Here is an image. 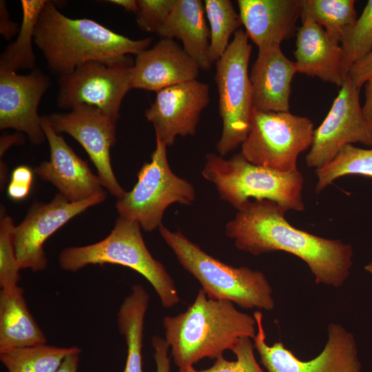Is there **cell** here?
Here are the masks:
<instances>
[{
	"instance_id": "cell-7",
	"label": "cell",
	"mask_w": 372,
	"mask_h": 372,
	"mask_svg": "<svg viewBox=\"0 0 372 372\" xmlns=\"http://www.w3.org/2000/svg\"><path fill=\"white\" fill-rule=\"evenodd\" d=\"M248 39L245 31L238 30L215 63L218 110L223 122L216 150L221 156L241 145L250 129L254 108L248 65L252 47Z\"/></svg>"
},
{
	"instance_id": "cell-39",
	"label": "cell",
	"mask_w": 372,
	"mask_h": 372,
	"mask_svg": "<svg viewBox=\"0 0 372 372\" xmlns=\"http://www.w3.org/2000/svg\"><path fill=\"white\" fill-rule=\"evenodd\" d=\"M31 187L16 183L10 181L7 193L8 196L14 200H21L25 198L30 192Z\"/></svg>"
},
{
	"instance_id": "cell-9",
	"label": "cell",
	"mask_w": 372,
	"mask_h": 372,
	"mask_svg": "<svg viewBox=\"0 0 372 372\" xmlns=\"http://www.w3.org/2000/svg\"><path fill=\"white\" fill-rule=\"evenodd\" d=\"M313 123L288 112L253 110L240 154L252 164L282 172L298 170L299 154L311 147Z\"/></svg>"
},
{
	"instance_id": "cell-32",
	"label": "cell",
	"mask_w": 372,
	"mask_h": 372,
	"mask_svg": "<svg viewBox=\"0 0 372 372\" xmlns=\"http://www.w3.org/2000/svg\"><path fill=\"white\" fill-rule=\"evenodd\" d=\"M251 338L242 337L231 349L236 356V361H228L223 356L216 359L210 368L198 371L191 366L179 372H265L258 364Z\"/></svg>"
},
{
	"instance_id": "cell-10",
	"label": "cell",
	"mask_w": 372,
	"mask_h": 372,
	"mask_svg": "<svg viewBox=\"0 0 372 372\" xmlns=\"http://www.w3.org/2000/svg\"><path fill=\"white\" fill-rule=\"evenodd\" d=\"M132 65H107L90 61L69 74L58 76L56 105L69 110L80 105L94 106L117 123L123 99L132 89Z\"/></svg>"
},
{
	"instance_id": "cell-37",
	"label": "cell",
	"mask_w": 372,
	"mask_h": 372,
	"mask_svg": "<svg viewBox=\"0 0 372 372\" xmlns=\"http://www.w3.org/2000/svg\"><path fill=\"white\" fill-rule=\"evenodd\" d=\"M33 173L34 172L28 166H19L12 171L10 181L31 187L33 180Z\"/></svg>"
},
{
	"instance_id": "cell-5",
	"label": "cell",
	"mask_w": 372,
	"mask_h": 372,
	"mask_svg": "<svg viewBox=\"0 0 372 372\" xmlns=\"http://www.w3.org/2000/svg\"><path fill=\"white\" fill-rule=\"evenodd\" d=\"M138 223L119 216L110 234L85 246L63 249L59 256L62 269L75 272L90 265H118L142 275L166 309L180 302L173 278L148 250Z\"/></svg>"
},
{
	"instance_id": "cell-11",
	"label": "cell",
	"mask_w": 372,
	"mask_h": 372,
	"mask_svg": "<svg viewBox=\"0 0 372 372\" xmlns=\"http://www.w3.org/2000/svg\"><path fill=\"white\" fill-rule=\"evenodd\" d=\"M257 331L254 347L267 372H361L353 335L338 324L328 326V340L322 351L308 361L298 358L281 342L269 346L262 324V313L254 311Z\"/></svg>"
},
{
	"instance_id": "cell-3",
	"label": "cell",
	"mask_w": 372,
	"mask_h": 372,
	"mask_svg": "<svg viewBox=\"0 0 372 372\" xmlns=\"http://www.w3.org/2000/svg\"><path fill=\"white\" fill-rule=\"evenodd\" d=\"M165 341L179 370L193 366L200 360L217 359L231 350L240 338L254 339V316L238 310L228 300L209 298L198 290L186 311L163 320Z\"/></svg>"
},
{
	"instance_id": "cell-16",
	"label": "cell",
	"mask_w": 372,
	"mask_h": 372,
	"mask_svg": "<svg viewBox=\"0 0 372 372\" xmlns=\"http://www.w3.org/2000/svg\"><path fill=\"white\" fill-rule=\"evenodd\" d=\"M50 85V76L39 68L25 75L0 70V129H14L41 144L46 138L38 107Z\"/></svg>"
},
{
	"instance_id": "cell-29",
	"label": "cell",
	"mask_w": 372,
	"mask_h": 372,
	"mask_svg": "<svg viewBox=\"0 0 372 372\" xmlns=\"http://www.w3.org/2000/svg\"><path fill=\"white\" fill-rule=\"evenodd\" d=\"M316 192L320 193L336 178L349 174L372 177V149H362L352 144L342 147L335 158L316 169Z\"/></svg>"
},
{
	"instance_id": "cell-28",
	"label": "cell",
	"mask_w": 372,
	"mask_h": 372,
	"mask_svg": "<svg viewBox=\"0 0 372 372\" xmlns=\"http://www.w3.org/2000/svg\"><path fill=\"white\" fill-rule=\"evenodd\" d=\"M204 6L210 27L209 57L215 63L229 46L231 35L242 24L229 0H205Z\"/></svg>"
},
{
	"instance_id": "cell-14",
	"label": "cell",
	"mask_w": 372,
	"mask_h": 372,
	"mask_svg": "<svg viewBox=\"0 0 372 372\" xmlns=\"http://www.w3.org/2000/svg\"><path fill=\"white\" fill-rule=\"evenodd\" d=\"M48 116L57 134H68L84 148L103 188L118 199L123 197L126 192L114 175L110 159V148L116 141V123L100 109L87 105Z\"/></svg>"
},
{
	"instance_id": "cell-26",
	"label": "cell",
	"mask_w": 372,
	"mask_h": 372,
	"mask_svg": "<svg viewBox=\"0 0 372 372\" xmlns=\"http://www.w3.org/2000/svg\"><path fill=\"white\" fill-rule=\"evenodd\" d=\"M301 19H309L341 43L357 20L354 0H300Z\"/></svg>"
},
{
	"instance_id": "cell-25",
	"label": "cell",
	"mask_w": 372,
	"mask_h": 372,
	"mask_svg": "<svg viewBox=\"0 0 372 372\" xmlns=\"http://www.w3.org/2000/svg\"><path fill=\"white\" fill-rule=\"evenodd\" d=\"M48 0H22L23 18L16 40L0 56V70L17 72L35 69L36 56L32 49L34 34L41 12Z\"/></svg>"
},
{
	"instance_id": "cell-43",
	"label": "cell",
	"mask_w": 372,
	"mask_h": 372,
	"mask_svg": "<svg viewBox=\"0 0 372 372\" xmlns=\"http://www.w3.org/2000/svg\"><path fill=\"white\" fill-rule=\"evenodd\" d=\"M364 269L370 272L371 273H372V262H371L370 264L367 265L366 266H365Z\"/></svg>"
},
{
	"instance_id": "cell-22",
	"label": "cell",
	"mask_w": 372,
	"mask_h": 372,
	"mask_svg": "<svg viewBox=\"0 0 372 372\" xmlns=\"http://www.w3.org/2000/svg\"><path fill=\"white\" fill-rule=\"evenodd\" d=\"M205 14L204 3L200 0H176L157 34L161 39L180 40L185 52L200 69L207 71L213 63L209 57L210 32Z\"/></svg>"
},
{
	"instance_id": "cell-2",
	"label": "cell",
	"mask_w": 372,
	"mask_h": 372,
	"mask_svg": "<svg viewBox=\"0 0 372 372\" xmlns=\"http://www.w3.org/2000/svg\"><path fill=\"white\" fill-rule=\"evenodd\" d=\"M48 1L42 10L34 43L42 52L49 70L58 76L90 61L107 65L132 63L129 54L149 48L152 39L132 40L89 19H72Z\"/></svg>"
},
{
	"instance_id": "cell-8",
	"label": "cell",
	"mask_w": 372,
	"mask_h": 372,
	"mask_svg": "<svg viewBox=\"0 0 372 372\" xmlns=\"http://www.w3.org/2000/svg\"><path fill=\"white\" fill-rule=\"evenodd\" d=\"M167 147L156 139L151 161L143 165L137 174L136 183L116 203L119 216L138 223L145 231L158 229L169 205H190L196 198L193 185L172 171Z\"/></svg>"
},
{
	"instance_id": "cell-15",
	"label": "cell",
	"mask_w": 372,
	"mask_h": 372,
	"mask_svg": "<svg viewBox=\"0 0 372 372\" xmlns=\"http://www.w3.org/2000/svg\"><path fill=\"white\" fill-rule=\"evenodd\" d=\"M209 102V85L194 79L157 92L145 116L154 125L156 139L172 146L178 136L195 135L200 115Z\"/></svg>"
},
{
	"instance_id": "cell-35",
	"label": "cell",
	"mask_w": 372,
	"mask_h": 372,
	"mask_svg": "<svg viewBox=\"0 0 372 372\" xmlns=\"http://www.w3.org/2000/svg\"><path fill=\"white\" fill-rule=\"evenodd\" d=\"M154 348V357L156 372H171L170 358L168 355L169 346L165 339L154 335L151 340Z\"/></svg>"
},
{
	"instance_id": "cell-13",
	"label": "cell",
	"mask_w": 372,
	"mask_h": 372,
	"mask_svg": "<svg viewBox=\"0 0 372 372\" xmlns=\"http://www.w3.org/2000/svg\"><path fill=\"white\" fill-rule=\"evenodd\" d=\"M360 90L348 75L321 125L314 130L308 167L320 168L333 160L343 146L360 143L372 147V132L362 113Z\"/></svg>"
},
{
	"instance_id": "cell-1",
	"label": "cell",
	"mask_w": 372,
	"mask_h": 372,
	"mask_svg": "<svg viewBox=\"0 0 372 372\" xmlns=\"http://www.w3.org/2000/svg\"><path fill=\"white\" fill-rule=\"evenodd\" d=\"M285 212L271 200H249L226 224L225 235L238 249L254 256L278 251L293 254L307 263L316 283L342 286L352 266V247L295 228Z\"/></svg>"
},
{
	"instance_id": "cell-23",
	"label": "cell",
	"mask_w": 372,
	"mask_h": 372,
	"mask_svg": "<svg viewBox=\"0 0 372 372\" xmlns=\"http://www.w3.org/2000/svg\"><path fill=\"white\" fill-rule=\"evenodd\" d=\"M47 343L45 335L29 311L23 290L0 291V351Z\"/></svg>"
},
{
	"instance_id": "cell-36",
	"label": "cell",
	"mask_w": 372,
	"mask_h": 372,
	"mask_svg": "<svg viewBox=\"0 0 372 372\" xmlns=\"http://www.w3.org/2000/svg\"><path fill=\"white\" fill-rule=\"evenodd\" d=\"M20 26L13 22L7 10L6 1H0V33L6 39H11L19 31Z\"/></svg>"
},
{
	"instance_id": "cell-6",
	"label": "cell",
	"mask_w": 372,
	"mask_h": 372,
	"mask_svg": "<svg viewBox=\"0 0 372 372\" xmlns=\"http://www.w3.org/2000/svg\"><path fill=\"white\" fill-rule=\"evenodd\" d=\"M202 176L215 185L222 200L237 210L250 198L273 201L286 211L304 209V178L298 170L282 172L256 165L240 152L228 160L209 153Z\"/></svg>"
},
{
	"instance_id": "cell-12",
	"label": "cell",
	"mask_w": 372,
	"mask_h": 372,
	"mask_svg": "<svg viewBox=\"0 0 372 372\" xmlns=\"http://www.w3.org/2000/svg\"><path fill=\"white\" fill-rule=\"evenodd\" d=\"M103 190L91 198L72 203L58 193L48 203L34 202L22 222L15 226L14 244L21 269L34 272L46 269L48 259L43 245L56 231L88 208L103 202Z\"/></svg>"
},
{
	"instance_id": "cell-24",
	"label": "cell",
	"mask_w": 372,
	"mask_h": 372,
	"mask_svg": "<svg viewBox=\"0 0 372 372\" xmlns=\"http://www.w3.org/2000/svg\"><path fill=\"white\" fill-rule=\"evenodd\" d=\"M149 295L141 285H134L131 293L121 304L117 325L127 344V359L123 372H144L143 341L144 321L148 309Z\"/></svg>"
},
{
	"instance_id": "cell-21",
	"label": "cell",
	"mask_w": 372,
	"mask_h": 372,
	"mask_svg": "<svg viewBox=\"0 0 372 372\" xmlns=\"http://www.w3.org/2000/svg\"><path fill=\"white\" fill-rule=\"evenodd\" d=\"M239 15L258 50L280 45L295 34L300 0H238Z\"/></svg>"
},
{
	"instance_id": "cell-41",
	"label": "cell",
	"mask_w": 372,
	"mask_h": 372,
	"mask_svg": "<svg viewBox=\"0 0 372 372\" xmlns=\"http://www.w3.org/2000/svg\"><path fill=\"white\" fill-rule=\"evenodd\" d=\"M24 138L22 134H14L12 135H2L1 136V158L12 145H20L23 143Z\"/></svg>"
},
{
	"instance_id": "cell-4",
	"label": "cell",
	"mask_w": 372,
	"mask_h": 372,
	"mask_svg": "<svg viewBox=\"0 0 372 372\" xmlns=\"http://www.w3.org/2000/svg\"><path fill=\"white\" fill-rule=\"evenodd\" d=\"M158 231L180 265L199 282L209 298L228 300L243 309H274L272 288L262 272L223 262L180 231H172L163 225Z\"/></svg>"
},
{
	"instance_id": "cell-42",
	"label": "cell",
	"mask_w": 372,
	"mask_h": 372,
	"mask_svg": "<svg viewBox=\"0 0 372 372\" xmlns=\"http://www.w3.org/2000/svg\"><path fill=\"white\" fill-rule=\"evenodd\" d=\"M105 1L121 6L127 12L136 13L138 9L136 0H109Z\"/></svg>"
},
{
	"instance_id": "cell-19",
	"label": "cell",
	"mask_w": 372,
	"mask_h": 372,
	"mask_svg": "<svg viewBox=\"0 0 372 372\" xmlns=\"http://www.w3.org/2000/svg\"><path fill=\"white\" fill-rule=\"evenodd\" d=\"M296 72V63L285 56L280 45L258 50L249 74L254 110L289 112L291 82Z\"/></svg>"
},
{
	"instance_id": "cell-31",
	"label": "cell",
	"mask_w": 372,
	"mask_h": 372,
	"mask_svg": "<svg viewBox=\"0 0 372 372\" xmlns=\"http://www.w3.org/2000/svg\"><path fill=\"white\" fill-rule=\"evenodd\" d=\"M13 220L1 206L0 211V287L1 289L18 286L20 280L15 244Z\"/></svg>"
},
{
	"instance_id": "cell-30",
	"label": "cell",
	"mask_w": 372,
	"mask_h": 372,
	"mask_svg": "<svg viewBox=\"0 0 372 372\" xmlns=\"http://www.w3.org/2000/svg\"><path fill=\"white\" fill-rule=\"evenodd\" d=\"M344 61L348 73L351 67L366 56L372 49V0H369L360 17L341 42Z\"/></svg>"
},
{
	"instance_id": "cell-38",
	"label": "cell",
	"mask_w": 372,
	"mask_h": 372,
	"mask_svg": "<svg viewBox=\"0 0 372 372\" xmlns=\"http://www.w3.org/2000/svg\"><path fill=\"white\" fill-rule=\"evenodd\" d=\"M366 100L362 110L363 116L372 132V78L365 83Z\"/></svg>"
},
{
	"instance_id": "cell-18",
	"label": "cell",
	"mask_w": 372,
	"mask_h": 372,
	"mask_svg": "<svg viewBox=\"0 0 372 372\" xmlns=\"http://www.w3.org/2000/svg\"><path fill=\"white\" fill-rule=\"evenodd\" d=\"M200 68L174 39H161L137 55L130 69L132 89L158 92L196 79Z\"/></svg>"
},
{
	"instance_id": "cell-34",
	"label": "cell",
	"mask_w": 372,
	"mask_h": 372,
	"mask_svg": "<svg viewBox=\"0 0 372 372\" xmlns=\"http://www.w3.org/2000/svg\"><path fill=\"white\" fill-rule=\"evenodd\" d=\"M348 75L351 83L360 89L372 78V49L366 56L351 67Z\"/></svg>"
},
{
	"instance_id": "cell-33",
	"label": "cell",
	"mask_w": 372,
	"mask_h": 372,
	"mask_svg": "<svg viewBox=\"0 0 372 372\" xmlns=\"http://www.w3.org/2000/svg\"><path fill=\"white\" fill-rule=\"evenodd\" d=\"M136 14L137 25L147 32L157 34L163 25L176 0H137Z\"/></svg>"
},
{
	"instance_id": "cell-27",
	"label": "cell",
	"mask_w": 372,
	"mask_h": 372,
	"mask_svg": "<svg viewBox=\"0 0 372 372\" xmlns=\"http://www.w3.org/2000/svg\"><path fill=\"white\" fill-rule=\"evenodd\" d=\"M79 351L44 344L0 351V360L8 372H55L67 355Z\"/></svg>"
},
{
	"instance_id": "cell-40",
	"label": "cell",
	"mask_w": 372,
	"mask_h": 372,
	"mask_svg": "<svg viewBox=\"0 0 372 372\" xmlns=\"http://www.w3.org/2000/svg\"><path fill=\"white\" fill-rule=\"evenodd\" d=\"M81 351L67 355L55 372H77Z\"/></svg>"
},
{
	"instance_id": "cell-20",
	"label": "cell",
	"mask_w": 372,
	"mask_h": 372,
	"mask_svg": "<svg viewBox=\"0 0 372 372\" xmlns=\"http://www.w3.org/2000/svg\"><path fill=\"white\" fill-rule=\"evenodd\" d=\"M294 56L298 72L341 87L348 76L339 43L309 19L297 29Z\"/></svg>"
},
{
	"instance_id": "cell-17",
	"label": "cell",
	"mask_w": 372,
	"mask_h": 372,
	"mask_svg": "<svg viewBox=\"0 0 372 372\" xmlns=\"http://www.w3.org/2000/svg\"><path fill=\"white\" fill-rule=\"evenodd\" d=\"M41 127L49 144L50 156L49 161L34 169L36 175L51 183L72 203L87 200L105 190L98 175L54 130L46 115L41 116Z\"/></svg>"
}]
</instances>
